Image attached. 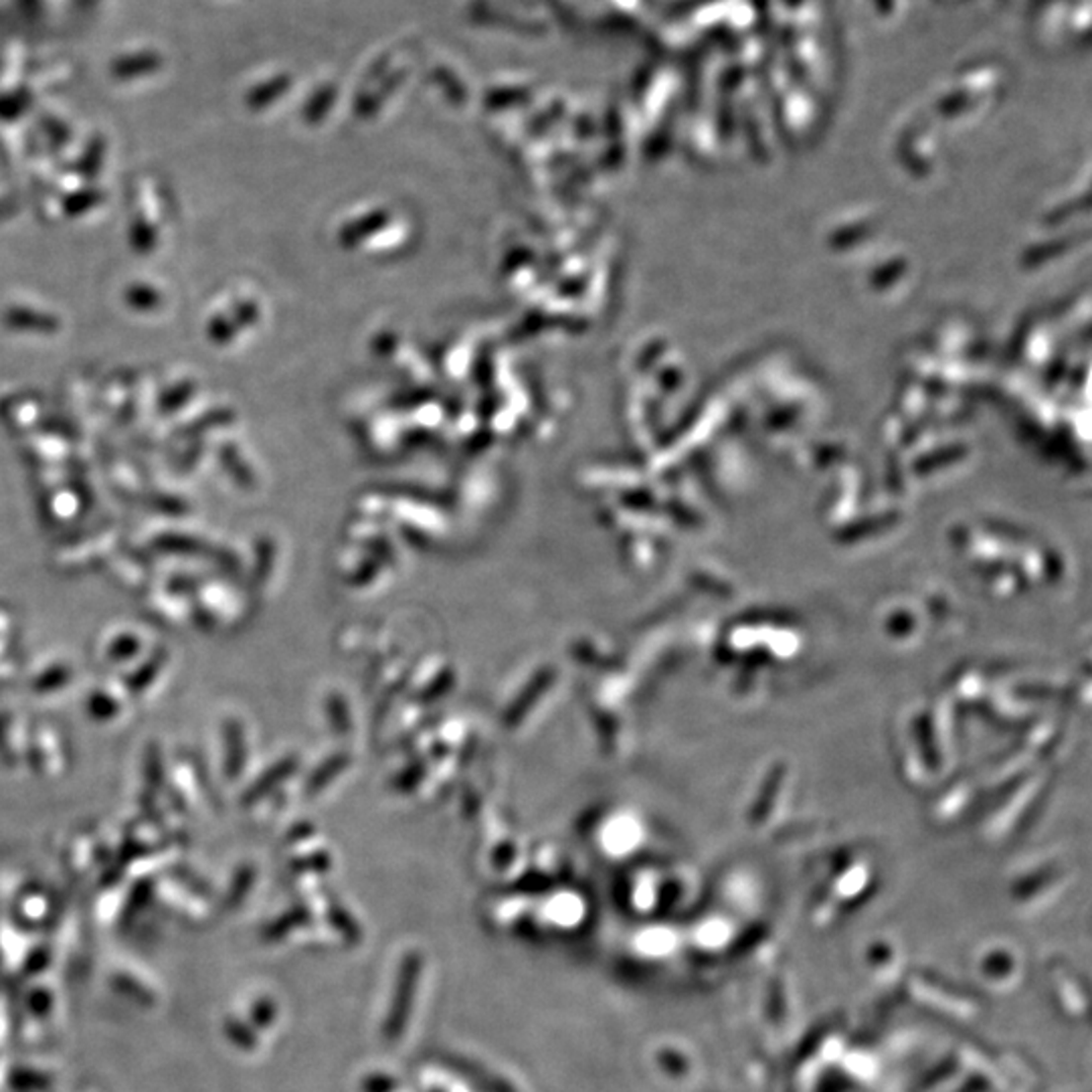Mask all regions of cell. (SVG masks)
Returning <instances> with one entry per match:
<instances>
[{
  "label": "cell",
  "mask_w": 1092,
  "mask_h": 1092,
  "mask_svg": "<svg viewBox=\"0 0 1092 1092\" xmlns=\"http://www.w3.org/2000/svg\"><path fill=\"white\" fill-rule=\"evenodd\" d=\"M158 243V233L156 229L144 219V217H136L132 227H130V245L136 253H142V255H148L154 251Z\"/></svg>",
  "instance_id": "3"
},
{
  "label": "cell",
  "mask_w": 1092,
  "mask_h": 1092,
  "mask_svg": "<svg viewBox=\"0 0 1092 1092\" xmlns=\"http://www.w3.org/2000/svg\"><path fill=\"white\" fill-rule=\"evenodd\" d=\"M221 419H223V413H221V411H213V413L206 415V417L194 419L188 427H184L182 435H184V437H196V435H200V433L204 431V427H215L217 423H221Z\"/></svg>",
  "instance_id": "6"
},
{
  "label": "cell",
  "mask_w": 1092,
  "mask_h": 1092,
  "mask_svg": "<svg viewBox=\"0 0 1092 1092\" xmlns=\"http://www.w3.org/2000/svg\"><path fill=\"white\" fill-rule=\"evenodd\" d=\"M103 200V192L97 190V188H85V190H79V192H73L65 198L63 202V211L67 217H79V215H85L89 213L91 208H95L97 204H101Z\"/></svg>",
  "instance_id": "5"
},
{
  "label": "cell",
  "mask_w": 1092,
  "mask_h": 1092,
  "mask_svg": "<svg viewBox=\"0 0 1092 1092\" xmlns=\"http://www.w3.org/2000/svg\"><path fill=\"white\" fill-rule=\"evenodd\" d=\"M194 391H196V385L192 381H182V383L170 387L168 391L162 393V397L158 401V411L162 415L176 413L178 409H182L192 399Z\"/></svg>",
  "instance_id": "2"
},
{
  "label": "cell",
  "mask_w": 1092,
  "mask_h": 1092,
  "mask_svg": "<svg viewBox=\"0 0 1092 1092\" xmlns=\"http://www.w3.org/2000/svg\"><path fill=\"white\" fill-rule=\"evenodd\" d=\"M2 324L12 332L55 334L61 328L57 316L26 306H12L2 312Z\"/></svg>",
  "instance_id": "1"
},
{
  "label": "cell",
  "mask_w": 1092,
  "mask_h": 1092,
  "mask_svg": "<svg viewBox=\"0 0 1092 1092\" xmlns=\"http://www.w3.org/2000/svg\"><path fill=\"white\" fill-rule=\"evenodd\" d=\"M125 304L132 310H138V312H152V310L160 308L162 296H160L158 289H154V287H150L146 283H136V285L125 289Z\"/></svg>",
  "instance_id": "4"
}]
</instances>
